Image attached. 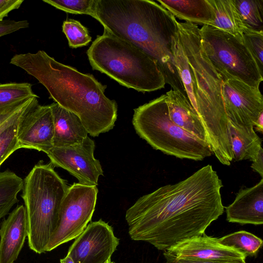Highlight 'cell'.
<instances>
[{
  "label": "cell",
  "mask_w": 263,
  "mask_h": 263,
  "mask_svg": "<svg viewBox=\"0 0 263 263\" xmlns=\"http://www.w3.org/2000/svg\"><path fill=\"white\" fill-rule=\"evenodd\" d=\"M223 184L212 166L140 197L126 212L132 239L164 251L178 242L202 235L224 212Z\"/></svg>",
  "instance_id": "cell-1"
},
{
  "label": "cell",
  "mask_w": 263,
  "mask_h": 263,
  "mask_svg": "<svg viewBox=\"0 0 263 263\" xmlns=\"http://www.w3.org/2000/svg\"><path fill=\"white\" fill-rule=\"evenodd\" d=\"M174 57L186 97L204 127L207 143L219 161L230 165L233 154L222 98L226 78L213 67L202 47L197 24L178 22Z\"/></svg>",
  "instance_id": "cell-2"
},
{
  "label": "cell",
  "mask_w": 263,
  "mask_h": 263,
  "mask_svg": "<svg viewBox=\"0 0 263 263\" xmlns=\"http://www.w3.org/2000/svg\"><path fill=\"white\" fill-rule=\"evenodd\" d=\"M96 20L104 31L138 48L155 60L165 83L186 97L174 57L178 22L160 4L150 0H97Z\"/></svg>",
  "instance_id": "cell-3"
},
{
  "label": "cell",
  "mask_w": 263,
  "mask_h": 263,
  "mask_svg": "<svg viewBox=\"0 0 263 263\" xmlns=\"http://www.w3.org/2000/svg\"><path fill=\"white\" fill-rule=\"evenodd\" d=\"M10 63L37 80L55 103L80 118L91 136L113 128L117 104L105 96L106 86L92 75L62 64L43 50L16 54Z\"/></svg>",
  "instance_id": "cell-4"
},
{
  "label": "cell",
  "mask_w": 263,
  "mask_h": 263,
  "mask_svg": "<svg viewBox=\"0 0 263 263\" xmlns=\"http://www.w3.org/2000/svg\"><path fill=\"white\" fill-rule=\"evenodd\" d=\"M87 55L93 69L128 88L145 92L165 87L164 78L155 60L106 31L97 36Z\"/></svg>",
  "instance_id": "cell-5"
},
{
  "label": "cell",
  "mask_w": 263,
  "mask_h": 263,
  "mask_svg": "<svg viewBox=\"0 0 263 263\" xmlns=\"http://www.w3.org/2000/svg\"><path fill=\"white\" fill-rule=\"evenodd\" d=\"M54 167L50 162L40 161L23 180L22 197L27 214L28 245L38 254L46 252L68 188Z\"/></svg>",
  "instance_id": "cell-6"
},
{
  "label": "cell",
  "mask_w": 263,
  "mask_h": 263,
  "mask_svg": "<svg viewBox=\"0 0 263 263\" xmlns=\"http://www.w3.org/2000/svg\"><path fill=\"white\" fill-rule=\"evenodd\" d=\"M166 95L134 109L137 134L153 148L180 159L201 161L212 153L208 144L183 130L170 118Z\"/></svg>",
  "instance_id": "cell-7"
},
{
  "label": "cell",
  "mask_w": 263,
  "mask_h": 263,
  "mask_svg": "<svg viewBox=\"0 0 263 263\" xmlns=\"http://www.w3.org/2000/svg\"><path fill=\"white\" fill-rule=\"evenodd\" d=\"M204 51L215 69L227 79L259 88L262 74L244 43L226 32L204 25L200 28Z\"/></svg>",
  "instance_id": "cell-8"
},
{
  "label": "cell",
  "mask_w": 263,
  "mask_h": 263,
  "mask_svg": "<svg viewBox=\"0 0 263 263\" xmlns=\"http://www.w3.org/2000/svg\"><path fill=\"white\" fill-rule=\"evenodd\" d=\"M98 192L97 186L74 183L68 186L61 205L57 228L46 252L75 239L84 230L95 211Z\"/></svg>",
  "instance_id": "cell-9"
},
{
  "label": "cell",
  "mask_w": 263,
  "mask_h": 263,
  "mask_svg": "<svg viewBox=\"0 0 263 263\" xmlns=\"http://www.w3.org/2000/svg\"><path fill=\"white\" fill-rule=\"evenodd\" d=\"M95 149L94 141L87 136L80 143L61 147L53 146L46 154L54 166L68 171L79 183L97 186L103 172L99 160L94 157Z\"/></svg>",
  "instance_id": "cell-10"
},
{
  "label": "cell",
  "mask_w": 263,
  "mask_h": 263,
  "mask_svg": "<svg viewBox=\"0 0 263 263\" xmlns=\"http://www.w3.org/2000/svg\"><path fill=\"white\" fill-rule=\"evenodd\" d=\"M119 244L113 228L102 219L89 223L70 246L74 263H106Z\"/></svg>",
  "instance_id": "cell-11"
},
{
  "label": "cell",
  "mask_w": 263,
  "mask_h": 263,
  "mask_svg": "<svg viewBox=\"0 0 263 263\" xmlns=\"http://www.w3.org/2000/svg\"><path fill=\"white\" fill-rule=\"evenodd\" d=\"M225 111L231 123L240 127H254L263 113V98L259 88L225 78L222 84Z\"/></svg>",
  "instance_id": "cell-12"
},
{
  "label": "cell",
  "mask_w": 263,
  "mask_h": 263,
  "mask_svg": "<svg viewBox=\"0 0 263 263\" xmlns=\"http://www.w3.org/2000/svg\"><path fill=\"white\" fill-rule=\"evenodd\" d=\"M35 98L20 118L16 138L20 148L46 153L53 145L54 126L49 105H41Z\"/></svg>",
  "instance_id": "cell-13"
},
{
  "label": "cell",
  "mask_w": 263,
  "mask_h": 263,
  "mask_svg": "<svg viewBox=\"0 0 263 263\" xmlns=\"http://www.w3.org/2000/svg\"><path fill=\"white\" fill-rule=\"evenodd\" d=\"M164 257L199 260H246V256L238 250L224 246L218 238L202 235L182 240L163 252Z\"/></svg>",
  "instance_id": "cell-14"
},
{
  "label": "cell",
  "mask_w": 263,
  "mask_h": 263,
  "mask_svg": "<svg viewBox=\"0 0 263 263\" xmlns=\"http://www.w3.org/2000/svg\"><path fill=\"white\" fill-rule=\"evenodd\" d=\"M226 219L241 225L263 223V178L255 185L242 187L233 202L226 207Z\"/></svg>",
  "instance_id": "cell-15"
},
{
  "label": "cell",
  "mask_w": 263,
  "mask_h": 263,
  "mask_svg": "<svg viewBox=\"0 0 263 263\" xmlns=\"http://www.w3.org/2000/svg\"><path fill=\"white\" fill-rule=\"evenodd\" d=\"M28 236L25 206H17L5 219L0 228V263H13Z\"/></svg>",
  "instance_id": "cell-16"
},
{
  "label": "cell",
  "mask_w": 263,
  "mask_h": 263,
  "mask_svg": "<svg viewBox=\"0 0 263 263\" xmlns=\"http://www.w3.org/2000/svg\"><path fill=\"white\" fill-rule=\"evenodd\" d=\"M49 106L54 126L53 147L69 146L83 142L88 133L80 118L57 103Z\"/></svg>",
  "instance_id": "cell-17"
},
{
  "label": "cell",
  "mask_w": 263,
  "mask_h": 263,
  "mask_svg": "<svg viewBox=\"0 0 263 263\" xmlns=\"http://www.w3.org/2000/svg\"><path fill=\"white\" fill-rule=\"evenodd\" d=\"M165 95L170 119L196 138L207 143L203 124L187 97L180 91L172 89Z\"/></svg>",
  "instance_id": "cell-18"
},
{
  "label": "cell",
  "mask_w": 263,
  "mask_h": 263,
  "mask_svg": "<svg viewBox=\"0 0 263 263\" xmlns=\"http://www.w3.org/2000/svg\"><path fill=\"white\" fill-rule=\"evenodd\" d=\"M175 17L185 22L211 25L215 13L209 0H158Z\"/></svg>",
  "instance_id": "cell-19"
},
{
  "label": "cell",
  "mask_w": 263,
  "mask_h": 263,
  "mask_svg": "<svg viewBox=\"0 0 263 263\" xmlns=\"http://www.w3.org/2000/svg\"><path fill=\"white\" fill-rule=\"evenodd\" d=\"M228 132L233 160L254 161L262 147V139L254 127H240L228 122Z\"/></svg>",
  "instance_id": "cell-20"
},
{
  "label": "cell",
  "mask_w": 263,
  "mask_h": 263,
  "mask_svg": "<svg viewBox=\"0 0 263 263\" xmlns=\"http://www.w3.org/2000/svg\"><path fill=\"white\" fill-rule=\"evenodd\" d=\"M215 19L211 25L243 42V26L232 0H209Z\"/></svg>",
  "instance_id": "cell-21"
},
{
  "label": "cell",
  "mask_w": 263,
  "mask_h": 263,
  "mask_svg": "<svg viewBox=\"0 0 263 263\" xmlns=\"http://www.w3.org/2000/svg\"><path fill=\"white\" fill-rule=\"evenodd\" d=\"M23 186V180L15 173L0 172V219L18 202L17 195Z\"/></svg>",
  "instance_id": "cell-22"
},
{
  "label": "cell",
  "mask_w": 263,
  "mask_h": 263,
  "mask_svg": "<svg viewBox=\"0 0 263 263\" xmlns=\"http://www.w3.org/2000/svg\"><path fill=\"white\" fill-rule=\"evenodd\" d=\"M243 29L263 31V0H232Z\"/></svg>",
  "instance_id": "cell-23"
},
{
  "label": "cell",
  "mask_w": 263,
  "mask_h": 263,
  "mask_svg": "<svg viewBox=\"0 0 263 263\" xmlns=\"http://www.w3.org/2000/svg\"><path fill=\"white\" fill-rule=\"evenodd\" d=\"M222 245L234 248L246 257L257 255L263 244L262 240L246 231L235 232L218 238Z\"/></svg>",
  "instance_id": "cell-24"
},
{
  "label": "cell",
  "mask_w": 263,
  "mask_h": 263,
  "mask_svg": "<svg viewBox=\"0 0 263 263\" xmlns=\"http://www.w3.org/2000/svg\"><path fill=\"white\" fill-rule=\"evenodd\" d=\"M32 86L31 84L26 82L0 84V111L25 100L39 97Z\"/></svg>",
  "instance_id": "cell-25"
},
{
  "label": "cell",
  "mask_w": 263,
  "mask_h": 263,
  "mask_svg": "<svg viewBox=\"0 0 263 263\" xmlns=\"http://www.w3.org/2000/svg\"><path fill=\"white\" fill-rule=\"evenodd\" d=\"M43 2L67 13L88 14L96 18L97 0H43Z\"/></svg>",
  "instance_id": "cell-26"
},
{
  "label": "cell",
  "mask_w": 263,
  "mask_h": 263,
  "mask_svg": "<svg viewBox=\"0 0 263 263\" xmlns=\"http://www.w3.org/2000/svg\"><path fill=\"white\" fill-rule=\"evenodd\" d=\"M62 31L72 48L86 46L91 41L87 29L78 21L69 19L64 21Z\"/></svg>",
  "instance_id": "cell-27"
},
{
  "label": "cell",
  "mask_w": 263,
  "mask_h": 263,
  "mask_svg": "<svg viewBox=\"0 0 263 263\" xmlns=\"http://www.w3.org/2000/svg\"><path fill=\"white\" fill-rule=\"evenodd\" d=\"M19 119L13 122L0 134V166L15 151L20 148L16 138Z\"/></svg>",
  "instance_id": "cell-28"
},
{
  "label": "cell",
  "mask_w": 263,
  "mask_h": 263,
  "mask_svg": "<svg viewBox=\"0 0 263 263\" xmlns=\"http://www.w3.org/2000/svg\"><path fill=\"white\" fill-rule=\"evenodd\" d=\"M243 42L252 55L260 73L263 74V31L243 30Z\"/></svg>",
  "instance_id": "cell-29"
},
{
  "label": "cell",
  "mask_w": 263,
  "mask_h": 263,
  "mask_svg": "<svg viewBox=\"0 0 263 263\" xmlns=\"http://www.w3.org/2000/svg\"><path fill=\"white\" fill-rule=\"evenodd\" d=\"M35 98L25 100L13 106L0 111V134L8 126L20 118Z\"/></svg>",
  "instance_id": "cell-30"
},
{
  "label": "cell",
  "mask_w": 263,
  "mask_h": 263,
  "mask_svg": "<svg viewBox=\"0 0 263 263\" xmlns=\"http://www.w3.org/2000/svg\"><path fill=\"white\" fill-rule=\"evenodd\" d=\"M29 26V23L27 20H3L0 22V37L22 29L27 28Z\"/></svg>",
  "instance_id": "cell-31"
},
{
  "label": "cell",
  "mask_w": 263,
  "mask_h": 263,
  "mask_svg": "<svg viewBox=\"0 0 263 263\" xmlns=\"http://www.w3.org/2000/svg\"><path fill=\"white\" fill-rule=\"evenodd\" d=\"M166 263H246L244 259L232 260H199L188 258L165 257Z\"/></svg>",
  "instance_id": "cell-32"
},
{
  "label": "cell",
  "mask_w": 263,
  "mask_h": 263,
  "mask_svg": "<svg viewBox=\"0 0 263 263\" xmlns=\"http://www.w3.org/2000/svg\"><path fill=\"white\" fill-rule=\"evenodd\" d=\"M23 0H0V22L11 11L18 9Z\"/></svg>",
  "instance_id": "cell-33"
},
{
  "label": "cell",
  "mask_w": 263,
  "mask_h": 263,
  "mask_svg": "<svg viewBox=\"0 0 263 263\" xmlns=\"http://www.w3.org/2000/svg\"><path fill=\"white\" fill-rule=\"evenodd\" d=\"M253 170L263 178V149L261 148L257 158L252 162L251 165Z\"/></svg>",
  "instance_id": "cell-34"
},
{
  "label": "cell",
  "mask_w": 263,
  "mask_h": 263,
  "mask_svg": "<svg viewBox=\"0 0 263 263\" xmlns=\"http://www.w3.org/2000/svg\"><path fill=\"white\" fill-rule=\"evenodd\" d=\"M254 127H256V129L261 133H262L263 132V113L261 114L258 118L257 119V121L255 122V124L254 125Z\"/></svg>",
  "instance_id": "cell-35"
},
{
  "label": "cell",
  "mask_w": 263,
  "mask_h": 263,
  "mask_svg": "<svg viewBox=\"0 0 263 263\" xmlns=\"http://www.w3.org/2000/svg\"><path fill=\"white\" fill-rule=\"evenodd\" d=\"M60 263H74L72 259L67 254L63 258L60 259Z\"/></svg>",
  "instance_id": "cell-36"
},
{
  "label": "cell",
  "mask_w": 263,
  "mask_h": 263,
  "mask_svg": "<svg viewBox=\"0 0 263 263\" xmlns=\"http://www.w3.org/2000/svg\"><path fill=\"white\" fill-rule=\"evenodd\" d=\"M106 263H115V262L111 261V260H109Z\"/></svg>",
  "instance_id": "cell-37"
}]
</instances>
